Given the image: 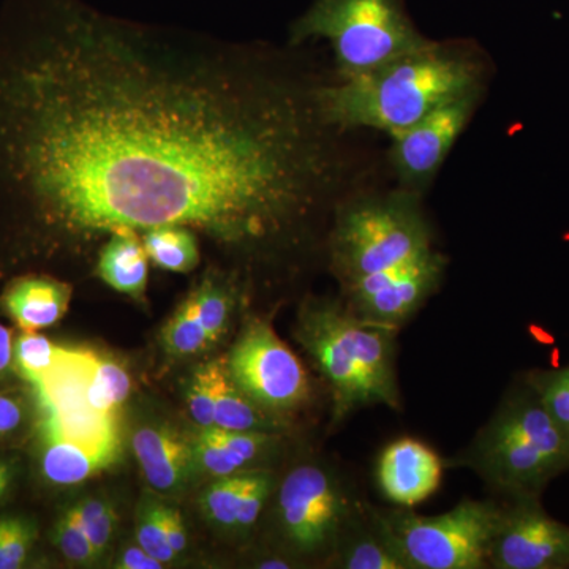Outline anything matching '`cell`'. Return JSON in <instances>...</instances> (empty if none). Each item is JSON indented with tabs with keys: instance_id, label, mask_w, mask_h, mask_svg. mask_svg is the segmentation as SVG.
Segmentation results:
<instances>
[{
	"instance_id": "obj_1",
	"label": "cell",
	"mask_w": 569,
	"mask_h": 569,
	"mask_svg": "<svg viewBox=\"0 0 569 569\" xmlns=\"http://www.w3.org/2000/svg\"><path fill=\"white\" fill-rule=\"evenodd\" d=\"M318 84L253 44L86 0H2L10 260L164 224L192 228L241 264L293 252L342 181Z\"/></svg>"
},
{
	"instance_id": "obj_2",
	"label": "cell",
	"mask_w": 569,
	"mask_h": 569,
	"mask_svg": "<svg viewBox=\"0 0 569 569\" xmlns=\"http://www.w3.org/2000/svg\"><path fill=\"white\" fill-rule=\"evenodd\" d=\"M481 63L460 48L430 41L358 77L320 82L317 104L336 132L373 129L395 133L437 108L481 91Z\"/></svg>"
},
{
	"instance_id": "obj_3",
	"label": "cell",
	"mask_w": 569,
	"mask_h": 569,
	"mask_svg": "<svg viewBox=\"0 0 569 569\" xmlns=\"http://www.w3.org/2000/svg\"><path fill=\"white\" fill-rule=\"evenodd\" d=\"M396 335L331 299L310 298L302 305L295 336L331 391L332 425L367 407L400 410Z\"/></svg>"
},
{
	"instance_id": "obj_4",
	"label": "cell",
	"mask_w": 569,
	"mask_h": 569,
	"mask_svg": "<svg viewBox=\"0 0 569 569\" xmlns=\"http://www.w3.org/2000/svg\"><path fill=\"white\" fill-rule=\"evenodd\" d=\"M459 463L505 496L539 497L569 470V438L526 383L501 400Z\"/></svg>"
},
{
	"instance_id": "obj_5",
	"label": "cell",
	"mask_w": 569,
	"mask_h": 569,
	"mask_svg": "<svg viewBox=\"0 0 569 569\" xmlns=\"http://www.w3.org/2000/svg\"><path fill=\"white\" fill-rule=\"evenodd\" d=\"M430 250L432 236L418 193L402 189L337 206L329 260L342 290Z\"/></svg>"
},
{
	"instance_id": "obj_6",
	"label": "cell",
	"mask_w": 569,
	"mask_h": 569,
	"mask_svg": "<svg viewBox=\"0 0 569 569\" xmlns=\"http://www.w3.org/2000/svg\"><path fill=\"white\" fill-rule=\"evenodd\" d=\"M312 40L331 44L340 80L430 43L408 18L402 0H316L290 29L291 47Z\"/></svg>"
},
{
	"instance_id": "obj_7",
	"label": "cell",
	"mask_w": 569,
	"mask_h": 569,
	"mask_svg": "<svg viewBox=\"0 0 569 569\" xmlns=\"http://www.w3.org/2000/svg\"><path fill=\"white\" fill-rule=\"evenodd\" d=\"M372 508L407 569H485L505 507L467 498L438 516Z\"/></svg>"
},
{
	"instance_id": "obj_8",
	"label": "cell",
	"mask_w": 569,
	"mask_h": 569,
	"mask_svg": "<svg viewBox=\"0 0 569 569\" xmlns=\"http://www.w3.org/2000/svg\"><path fill=\"white\" fill-rule=\"evenodd\" d=\"M328 468L302 463L288 471L277 493V516L288 545L302 556L335 552L361 509Z\"/></svg>"
},
{
	"instance_id": "obj_9",
	"label": "cell",
	"mask_w": 569,
	"mask_h": 569,
	"mask_svg": "<svg viewBox=\"0 0 569 569\" xmlns=\"http://www.w3.org/2000/svg\"><path fill=\"white\" fill-rule=\"evenodd\" d=\"M224 362L234 383L274 417L283 418L309 399L305 366L263 318H249Z\"/></svg>"
},
{
	"instance_id": "obj_10",
	"label": "cell",
	"mask_w": 569,
	"mask_h": 569,
	"mask_svg": "<svg viewBox=\"0 0 569 569\" xmlns=\"http://www.w3.org/2000/svg\"><path fill=\"white\" fill-rule=\"evenodd\" d=\"M479 92L452 100L421 121L389 133L392 170L402 189L419 193L430 186L477 108Z\"/></svg>"
},
{
	"instance_id": "obj_11",
	"label": "cell",
	"mask_w": 569,
	"mask_h": 569,
	"mask_svg": "<svg viewBox=\"0 0 569 569\" xmlns=\"http://www.w3.org/2000/svg\"><path fill=\"white\" fill-rule=\"evenodd\" d=\"M489 568H569V526L549 516L539 497L512 498L490 546Z\"/></svg>"
},
{
	"instance_id": "obj_12",
	"label": "cell",
	"mask_w": 569,
	"mask_h": 569,
	"mask_svg": "<svg viewBox=\"0 0 569 569\" xmlns=\"http://www.w3.org/2000/svg\"><path fill=\"white\" fill-rule=\"evenodd\" d=\"M443 254L430 250L408 261L380 290L347 302L362 320L399 331L422 305L436 293L445 274Z\"/></svg>"
},
{
	"instance_id": "obj_13",
	"label": "cell",
	"mask_w": 569,
	"mask_h": 569,
	"mask_svg": "<svg viewBox=\"0 0 569 569\" xmlns=\"http://www.w3.org/2000/svg\"><path fill=\"white\" fill-rule=\"evenodd\" d=\"M443 478V462L415 438H399L383 449L377 463L381 493L400 508H413L433 496Z\"/></svg>"
},
{
	"instance_id": "obj_14",
	"label": "cell",
	"mask_w": 569,
	"mask_h": 569,
	"mask_svg": "<svg viewBox=\"0 0 569 569\" xmlns=\"http://www.w3.org/2000/svg\"><path fill=\"white\" fill-rule=\"evenodd\" d=\"M277 447L279 433L200 427L192 440L194 468L213 478L258 470L257 462L268 458Z\"/></svg>"
},
{
	"instance_id": "obj_15",
	"label": "cell",
	"mask_w": 569,
	"mask_h": 569,
	"mask_svg": "<svg viewBox=\"0 0 569 569\" xmlns=\"http://www.w3.org/2000/svg\"><path fill=\"white\" fill-rule=\"evenodd\" d=\"M71 298V283L54 276L29 272L7 283L0 306L22 331L39 332L66 317Z\"/></svg>"
},
{
	"instance_id": "obj_16",
	"label": "cell",
	"mask_w": 569,
	"mask_h": 569,
	"mask_svg": "<svg viewBox=\"0 0 569 569\" xmlns=\"http://www.w3.org/2000/svg\"><path fill=\"white\" fill-rule=\"evenodd\" d=\"M41 473L56 486H77L110 468L118 460L119 438L84 441L63 436L44 422Z\"/></svg>"
},
{
	"instance_id": "obj_17",
	"label": "cell",
	"mask_w": 569,
	"mask_h": 569,
	"mask_svg": "<svg viewBox=\"0 0 569 569\" xmlns=\"http://www.w3.org/2000/svg\"><path fill=\"white\" fill-rule=\"evenodd\" d=\"M132 447L146 481L159 492H176L194 470L192 441L170 427H142Z\"/></svg>"
},
{
	"instance_id": "obj_18",
	"label": "cell",
	"mask_w": 569,
	"mask_h": 569,
	"mask_svg": "<svg viewBox=\"0 0 569 569\" xmlns=\"http://www.w3.org/2000/svg\"><path fill=\"white\" fill-rule=\"evenodd\" d=\"M149 261L141 233L118 230L108 234L97 250L93 272L111 290L142 301L148 291Z\"/></svg>"
},
{
	"instance_id": "obj_19",
	"label": "cell",
	"mask_w": 569,
	"mask_h": 569,
	"mask_svg": "<svg viewBox=\"0 0 569 569\" xmlns=\"http://www.w3.org/2000/svg\"><path fill=\"white\" fill-rule=\"evenodd\" d=\"M331 556L342 569H407L389 545L373 508L366 503L348 523Z\"/></svg>"
},
{
	"instance_id": "obj_20",
	"label": "cell",
	"mask_w": 569,
	"mask_h": 569,
	"mask_svg": "<svg viewBox=\"0 0 569 569\" xmlns=\"http://www.w3.org/2000/svg\"><path fill=\"white\" fill-rule=\"evenodd\" d=\"M213 426L239 432L279 433L283 429L282 418L268 413L234 383L227 362L219 359L216 376V403Z\"/></svg>"
},
{
	"instance_id": "obj_21",
	"label": "cell",
	"mask_w": 569,
	"mask_h": 569,
	"mask_svg": "<svg viewBox=\"0 0 569 569\" xmlns=\"http://www.w3.org/2000/svg\"><path fill=\"white\" fill-rule=\"evenodd\" d=\"M149 260L176 274H189L201 261L200 239L192 228L164 224L141 233Z\"/></svg>"
},
{
	"instance_id": "obj_22",
	"label": "cell",
	"mask_w": 569,
	"mask_h": 569,
	"mask_svg": "<svg viewBox=\"0 0 569 569\" xmlns=\"http://www.w3.org/2000/svg\"><path fill=\"white\" fill-rule=\"evenodd\" d=\"M234 290L233 277L208 271L189 295L212 346L222 339L230 325L234 309Z\"/></svg>"
},
{
	"instance_id": "obj_23",
	"label": "cell",
	"mask_w": 569,
	"mask_h": 569,
	"mask_svg": "<svg viewBox=\"0 0 569 569\" xmlns=\"http://www.w3.org/2000/svg\"><path fill=\"white\" fill-rule=\"evenodd\" d=\"M84 358L92 406L100 413L114 417L116 410L129 399L132 391L129 373L118 362L104 359L93 351L84 350Z\"/></svg>"
},
{
	"instance_id": "obj_24",
	"label": "cell",
	"mask_w": 569,
	"mask_h": 569,
	"mask_svg": "<svg viewBox=\"0 0 569 569\" xmlns=\"http://www.w3.org/2000/svg\"><path fill=\"white\" fill-rule=\"evenodd\" d=\"M162 339L167 351L176 356L198 355L212 346L189 296L168 320Z\"/></svg>"
},
{
	"instance_id": "obj_25",
	"label": "cell",
	"mask_w": 569,
	"mask_h": 569,
	"mask_svg": "<svg viewBox=\"0 0 569 569\" xmlns=\"http://www.w3.org/2000/svg\"><path fill=\"white\" fill-rule=\"evenodd\" d=\"M254 471V470H253ZM250 471L216 478L203 496L206 516L223 529L236 530Z\"/></svg>"
},
{
	"instance_id": "obj_26",
	"label": "cell",
	"mask_w": 569,
	"mask_h": 569,
	"mask_svg": "<svg viewBox=\"0 0 569 569\" xmlns=\"http://www.w3.org/2000/svg\"><path fill=\"white\" fill-rule=\"evenodd\" d=\"M66 350L39 332H24L14 342V365L33 383L48 376L62 361Z\"/></svg>"
},
{
	"instance_id": "obj_27",
	"label": "cell",
	"mask_w": 569,
	"mask_h": 569,
	"mask_svg": "<svg viewBox=\"0 0 569 569\" xmlns=\"http://www.w3.org/2000/svg\"><path fill=\"white\" fill-rule=\"evenodd\" d=\"M74 515L80 519L82 529L91 539L93 549L99 557L110 546L114 537L116 527H118V512L112 508L110 501L100 497H88L74 505Z\"/></svg>"
},
{
	"instance_id": "obj_28",
	"label": "cell",
	"mask_w": 569,
	"mask_h": 569,
	"mask_svg": "<svg viewBox=\"0 0 569 569\" xmlns=\"http://www.w3.org/2000/svg\"><path fill=\"white\" fill-rule=\"evenodd\" d=\"M36 527L31 520L18 516L0 518V569H18L28 560L33 541Z\"/></svg>"
},
{
	"instance_id": "obj_29",
	"label": "cell",
	"mask_w": 569,
	"mask_h": 569,
	"mask_svg": "<svg viewBox=\"0 0 569 569\" xmlns=\"http://www.w3.org/2000/svg\"><path fill=\"white\" fill-rule=\"evenodd\" d=\"M163 508L164 505L157 501H148L144 505L138 522L137 541L149 556L164 565L173 561L176 553L168 545L167 535H164Z\"/></svg>"
},
{
	"instance_id": "obj_30",
	"label": "cell",
	"mask_w": 569,
	"mask_h": 569,
	"mask_svg": "<svg viewBox=\"0 0 569 569\" xmlns=\"http://www.w3.org/2000/svg\"><path fill=\"white\" fill-rule=\"evenodd\" d=\"M54 542L62 556L74 563H89L99 559V553L93 549L91 539L82 529L73 508L67 509L56 523Z\"/></svg>"
},
{
	"instance_id": "obj_31",
	"label": "cell",
	"mask_w": 569,
	"mask_h": 569,
	"mask_svg": "<svg viewBox=\"0 0 569 569\" xmlns=\"http://www.w3.org/2000/svg\"><path fill=\"white\" fill-rule=\"evenodd\" d=\"M219 359L206 362L194 370L189 388V408L193 421L200 427L213 426V403H216V376Z\"/></svg>"
},
{
	"instance_id": "obj_32",
	"label": "cell",
	"mask_w": 569,
	"mask_h": 569,
	"mask_svg": "<svg viewBox=\"0 0 569 569\" xmlns=\"http://www.w3.org/2000/svg\"><path fill=\"white\" fill-rule=\"evenodd\" d=\"M272 488H274V481H272L269 471H250L241 507H239L238 527H236V530L247 531L252 529L258 519H260L269 497H271Z\"/></svg>"
},
{
	"instance_id": "obj_33",
	"label": "cell",
	"mask_w": 569,
	"mask_h": 569,
	"mask_svg": "<svg viewBox=\"0 0 569 569\" xmlns=\"http://www.w3.org/2000/svg\"><path fill=\"white\" fill-rule=\"evenodd\" d=\"M26 408L20 397L0 392V440L13 436L24 422Z\"/></svg>"
},
{
	"instance_id": "obj_34",
	"label": "cell",
	"mask_w": 569,
	"mask_h": 569,
	"mask_svg": "<svg viewBox=\"0 0 569 569\" xmlns=\"http://www.w3.org/2000/svg\"><path fill=\"white\" fill-rule=\"evenodd\" d=\"M163 523L168 545H170L176 557L181 556L183 550L187 548V533L186 527H183L181 512H179L178 509L164 507Z\"/></svg>"
},
{
	"instance_id": "obj_35",
	"label": "cell",
	"mask_w": 569,
	"mask_h": 569,
	"mask_svg": "<svg viewBox=\"0 0 569 569\" xmlns=\"http://www.w3.org/2000/svg\"><path fill=\"white\" fill-rule=\"evenodd\" d=\"M118 568L122 569H160L163 568L162 561L153 559L141 546H133L123 550L119 559Z\"/></svg>"
},
{
	"instance_id": "obj_36",
	"label": "cell",
	"mask_w": 569,
	"mask_h": 569,
	"mask_svg": "<svg viewBox=\"0 0 569 569\" xmlns=\"http://www.w3.org/2000/svg\"><path fill=\"white\" fill-rule=\"evenodd\" d=\"M14 365V340L9 328L0 325V381L9 377Z\"/></svg>"
},
{
	"instance_id": "obj_37",
	"label": "cell",
	"mask_w": 569,
	"mask_h": 569,
	"mask_svg": "<svg viewBox=\"0 0 569 569\" xmlns=\"http://www.w3.org/2000/svg\"><path fill=\"white\" fill-rule=\"evenodd\" d=\"M13 466H11L9 460L0 459V500H2L7 490H9L11 481H13Z\"/></svg>"
},
{
	"instance_id": "obj_38",
	"label": "cell",
	"mask_w": 569,
	"mask_h": 569,
	"mask_svg": "<svg viewBox=\"0 0 569 569\" xmlns=\"http://www.w3.org/2000/svg\"><path fill=\"white\" fill-rule=\"evenodd\" d=\"M290 567V561L279 559V557H277V559L261 560L260 565H258V568L261 569H288Z\"/></svg>"
}]
</instances>
